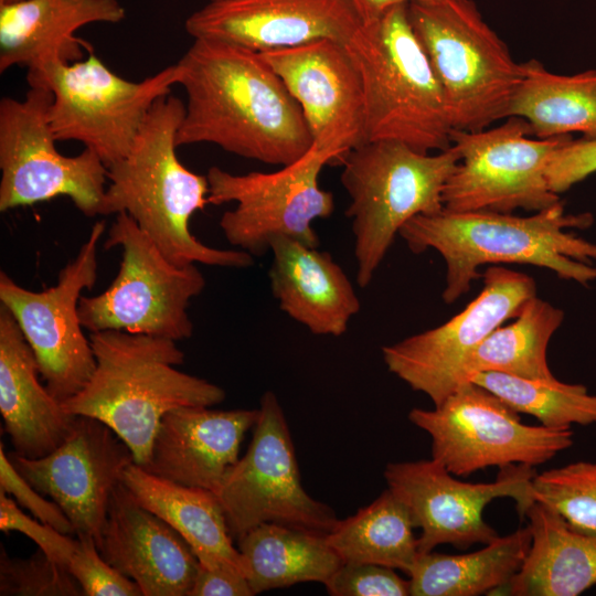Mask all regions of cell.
<instances>
[{
  "instance_id": "8992f818",
  "label": "cell",
  "mask_w": 596,
  "mask_h": 596,
  "mask_svg": "<svg viewBox=\"0 0 596 596\" xmlns=\"http://www.w3.org/2000/svg\"><path fill=\"white\" fill-rule=\"evenodd\" d=\"M460 161L454 146L430 155L394 140H369L338 163L351 199L356 281L366 287L412 217L444 210L443 190Z\"/></svg>"
},
{
  "instance_id": "d6986e66",
  "label": "cell",
  "mask_w": 596,
  "mask_h": 596,
  "mask_svg": "<svg viewBox=\"0 0 596 596\" xmlns=\"http://www.w3.org/2000/svg\"><path fill=\"white\" fill-rule=\"evenodd\" d=\"M260 54L299 104L311 147L338 163L366 141L361 76L345 43L321 39Z\"/></svg>"
},
{
  "instance_id": "ffe728a7",
  "label": "cell",
  "mask_w": 596,
  "mask_h": 596,
  "mask_svg": "<svg viewBox=\"0 0 596 596\" xmlns=\"http://www.w3.org/2000/svg\"><path fill=\"white\" fill-rule=\"evenodd\" d=\"M361 24L349 0H223L192 13L185 30L262 53L321 39L347 43Z\"/></svg>"
},
{
  "instance_id": "d4e9b609",
  "label": "cell",
  "mask_w": 596,
  "mask_h": 596,
  "mask_svg": "<svg viewBox=\"0 0 596 596\" xmlns=\"http://www.w3.org/2000/svg\"><path fill=\"white\" fill-rule=\"evenodd\" d=\"M39 375L31 347L13 316L0 305V412L13 451L31 459L57 448L75 418Z\"/></svg>"
},
{
  "instance_id": "e575fe53",
  "label": "cell",
  "mask_w": 596,
  "mask_h": 596,
  "mask_svg": "<svg viewBox=\"0 0 596 596\" xmlns=\"http://www.w3.org/2000/svg\"><path fill=\"white\" fill-rule=\"evenodd\" d=\"M1 596H85L68 567L38 550L28 558L0 549Z\"/></svg>"
},
{
  "instance_id": "ba28073f",
  "label": "cell",
  "mask_w": 596,
  "mask_h": 596,
  "mask_svg": "<svg viewBox=\"0 0 596 596\" xmlns=\"http://www.w3.org/2000/svg\"><path fill=\"white\" fill-rule=\"evenodd\" d=\"M179 77L174 64L140 82L127 81L93 52L84 61L52 60L28 72L30 86L53 94L49 120L56 140L84 143L107 168L126 157L151 107Z\"/></svg>"
},
{
  "instance_id": "4316f807",
  "label": "cell",
  "mask_w": 596,
  "mask_h": 596,
  "mask_svg": "<svg viewBox=\"0 0 596 596\" xmlns=\"http://www.w3.org/2000/svg\"><path fill=\"white\" fill-rule=\"evenodd\" d=\"M123 483L142 507L181 534L200 564L232 566L247 577L215 492L166 480L135 462L126 468Z\"/></svg>"
},
{
  "instance_id": "f546056e",
  "label": "cell",
  "mask_w": 596,
  "mask_h": 596,
  "mask_svg": "<svg viewBox=\"0 0 596 596\" xmlns=\"http://www.w3.org/2000/svg\"><path fill=\"white\" fill-rule=\"evenodd\" d=\"M522 64L524 75L508 117L525 119L540 139L572 132L596 138V71L560 75L535 58Z\"/></svg>"
},
{
  "instance_id": "ac0fdd59",
  "label": "cell",
  "mask_w": 596,
  "mask_h": 596,
  "mask_svg": "<svg viewBox=\"0 0 596 596\" xmlns=\"http://www.w3.org/2000/svg\"><path fill=\"white\" fill-rule=\"evenodd\" d=\"M13 467L39 492L64 511L77 535L98 542L110 497L135 462L127 444L105 423L75 415L64 441L41 458L7 454Z\"/></svg>"
},
{
  "instance_id": "52a82bcc",
  "label": "cell",
  "mask_w": 596,
  "mask_h": 596,
  "mask_svg": "<svg viewBox=\"0 0 596 596\" xmlns=\"http://www.w3.org/2000/svg\"><path fill=\"white\" fill-rule=\"evenodd\" d=\"M412 28L443 88L454 129L478 131L508 118L523 75L473 0L408 3Z\"/></svg>"
},
{
  "instance_id": "f35d334b",
  "label": "cell",
  "mask_w": 596,
  "mask_h": 596,
  "mask_svg": "<svg viewBox=\"0 0 596 596\" xmlns=\"http://www.w3.org/2000/svg\"><path fill=\"white\" fill-rule=\"evenodd\" d=\"M596 172V138L568 136L550 157L545 175L552 192L561 194Z\"/></svg>"
},
{
  "instance_id": "f1b7e54d",
  "label": "cell",
  "mask_w": 596,
  "mask_h": 596,
  "mask_svg": "<svg viewBox=\"0 0 596 596\" xmlns=\"http://www.w3.org/2000/svg\"><path fill=\"white\" fill-rule=\"evenodd\" d=\"M530 544L526 525L471 553H418L407 574L409 595L478 596L500 590L521 568Z\"/></svg>"
},
{
  "instance_id": "2e32d148",
  "label": "cell",
  "mask_w": 596,
  "mask_h": 596,
  "mask_svg": "<svg viewBox=\"0 0 596 596\" xmlns=\"http://www.w3.org/2000/svg\"><path fill=\"white\" fill-rule=\"evenodd\" d=\"M533 467L500 468L492 482H465L435 459L391 462L384 469L387 489L406 507L415 528L419 553L437 545L468 549L497 539L486 522L485 508L497 498H512L521 517L536 501Z\"/></svg>"
},
{
  "instance_id": "277c9868",
  "label": "cell",
  "mask_w": 596,
  "mask_h": 596,
  "mask_svg": "<svg viewBox=\"0 0 596 596\" xmlns=\"http://www.w3.org/2000/svg\"><path fill=\"white\" fill-rule=\"evenodd\" d=\"M89 340L95 370L63 408L105 423L141 468L166 413L182 406L211 407L225 398L219 385L175 369L184 353L174 340L118 330L93 332Z\"/></svg>"
},
{
  "instance_id": "4fadbf2b",
  "label": "cell",
  "mask_w": 596,
  "mask_h": 596,
  "mask_svg": "<svg viewBox=\"0 0 596 596\" xmlns=\"http://www.w3.org/2000/svg\"><path fill=\"white\" fill-rule=\"evenodd\" d=\"M253 433L216 492L232 538L263 523L328 533L339 519L304 489L289 427L272 391L260 398Z\"/></svg>"
},
{
  "instance_id": "3957f363",
  "label": "cell",
  "mask_w": 596,
  "mask_h": 596,
  "mask_svg": "<svg viewBox=\"0 0 596 596\" xmlns=\"http://www.w3.org/2000/svg\"><path fill=\"white\" fill-rule=\"evenodd\" d=\"M184 113L178 97L167 95L155 103L129 152L107 168L100 215L127 213L174 264L248 267L254 256L247 252L207 246L190 231L192 215L209 204V183L177 157Z\"/></svg>"
},
{
  "instance_id": "836d02e7",
  "label": "cell",
  "mask_w": 596,
  "mask_h": 596,
  "mask_svg": "<svg viewBox=\"0 0 596 596\" xmlns=\"http://www.w3.org/2000/svg\"><path fill=\"white\" fill-rule=\"evenodd\" d=\"M535 500L558 512L568 525L596 533V461L579 460L536 473Z\"/></svg>"
},
{
  "instance_id": "83f0119b",
  "label": "cell",
  "mask_w": 596,
  "mask_h": 596,
  "mask_svg": "<svg viewBox=\"0 0 596 596\" xmlns=\"http://www.w3.org/2000/svg\"><path fill=\"white\" fill-rule=\"evenodd\" d=\"M253 594L317 582L326 584L342 565L327 533L263 523L237 540Z\"/></svg>"
},
{
  "instance_id": "7c38bea8",
  "label": "cell",
  "mask_w": 596,
  "mask_h": 596,
  "mask_svg": "<svg viewBox=\"0 0 596 596\" xmlns=\"http://www.w3.org/2000/svg\"><path fill=\"white\" fill-rule=\"evenodd\" d=\"M331 162V155L311 147L275 172L234 174L211 167L206 173L209 204L236 202L220 220L226 241L252 256L265 255L279 235L318 247L312 222L334 211L333 194L318 182L320 171Z\"/></svg>"
},
{
  "instance_id": "44dd1931",
  "label": "cell",
  "mask_w": 596,
  "mask_h": 596,
  "mask_svg": "<svg viewBox=\"0 0 596 596\" xmlns=\"http://www.w3.org/2000/svg\"><path fill=\"white\" fill-rule=\"evenodd\" d=\"M96 546L142 596H189L199 561L170 524L142 507L123 481L115 488Z\"/></svg>"
},
{
  "instance_id": "484cf974",
  "label": "cell",
  "mask_w": 596,
  "mask_h": 596,
  "mask_svg": "<svg viewBox=\"0 0 596 596\" xmlns=\"http://www.w3.org/2000/svg\"><path fill=\"white\" fill-rule=\"evenodd\" d=\"M531 544L518 573L502 587L512 596H577L596 585V533H583L545 503L524 514Z\"/></svg>"
},
{
  "instance_id": "cb8c5ba5",
  "label": "cell",
  "mask_w": 596,
  "mask_h": 596,
  "mask_svg": "<svg viewBox=\"0 0 596 596\" xmlns=\"http://www.w3.org/2000/svg\"><path fill=\"white\" fill-rule=\"evenodd\" d=\"M126 11L118 0H18L0 3V72L20 65L81 60L92 45L75 32L91 23H118Z\"/></svg>"
},
{
  "instance_id": "8fae6325",
  "label": "cell",
  "mask_w": 596,
  "mask_h": 596,
  "mask_svg": "<svg viewBox=\"0 0 596 596\" xmlns=\"http://www.w3.org/2000/svg\"><path fill=\"white\" fill-rule=\"evenodd\" d=\"M52 92L30 86L23 100L0 102V211L67 196L84 215H100L107 167L91 149L64 156L49 120Z\"/></svg>"
},
{
  "instance_id": "5bb4252c",
  "label": "cell",
  "mask_w": 596,
  "mask_h": 596,
  "mask_svg": "<svg viewBox=\"0 0 596 596\" xmlns=\"http://www.w3.org/2000/svg\"><path fill=\"white\" fill-rule=\"evenodd\" d=\"M505 119L494 128L451 130L460 161L444 187V210L539 212L561 201L551 191L545 170L554 150L571 135L533 139L525 119Z\"/></svg>"
},
{
  "instance_id": "603a6c76",
  "label": "cell",
  "mask_w": 596,
  "mask_h": 596,
  "mask_svg": "<svg viewBox=\"0 0 596 596\" xmlns=\"http://www.w3.org/2000/svg\"><path fill=\"white\" fill-rule=\"evenodd\" d=\"M270 289L281 311L313 334L342 336L361 304L328 252L279 235L270 241Z\"/></svg>"
},
{
  "instance_id": "7a4b0ae2",
  "label": "cell",
  "mask_w": 596,
  "mask_h": 596,
  "mask_svg": "<svg viewBox=\"0 0 596 596\" xmlns=\"http://www.w3.org/2000/svg\"><path fill=\"white\" fill-rule=\"evenodd\" d=\"M590 213L566 214L562 201L530 216L493 211L419 214L406 222L400 236L421 254L437 251L446 265L443 299L453 304L469 291L486 264H525L554 272L583 286L596 280V244L566 232L587 228Z\"/></svg>"
},
{
  "instance_id": "1f68e13d",
  "label": "cell",
  "mask_w": 596,
  "mask_h": 596,
  "mask_svg": "<svg viewBox=\"0 0 596 596\" xmlns=\"http://www.w3.org/2000/svg\"><path fill=\"white\" fill-rule=\"evenodd\" d=\"M564 320L562 309L534 296L514 320L493 330L470 353L462 368V381L478 372H500L524 379H553L547 347Z\"/></svg>"
},
{
  "instance_id": "6da1fadb",
  "label": "cell",
  "mask_w": 596,
  "mask_h": 596,
  "mask_svg": "<svg viewBox=\"0 0 596 596\" xmlns=\"http://www.w3.org/2000/svg\"><path fill=\"white\" fill-rule=\"evenodd\" d=\"M177 65L187 94L177 146L209 142L281 167L311 148L299 104L259 52L194 39Z\"/></svg>"
},
{
  "instance_id": "7bdbcfd3",
  "label": "cell",
  "mask_w": 596,
  "mask_h": 596,
  "mask_svg": "<svg viewBox=\"0 0 596 596\" xmlns=\"http://www.w3.org/2000/svg\"><path fill=\"white\" fill-rule=\"evenodd\" d=\"M14 1H18V0H0V3H8V2H14Z\"/></svg>"
},
{
  "instance_id": "d6a6232c",
  "label": "cell",
  "mask_w": 596,
  "mask_h": 596,
  "mask_svg": "<svg viewBox=\"0 0 596 596\" xmlns=\"http://www.w3.org/2000/svg\"><path fill=\"white\" fill-rule=\"evenodd\" d=\"M471 381L509 405L519 414L535 417L550 428L596 425V395L583 384L553 379H524L500 372H478Z\"/></svg>"
},
{
  "instance_id": "9c48e42d",
  "label": "cell",
  "mask_w": 596,
  "mask_h": 596,
  "mask_svg": "<svg viewBox=\"0 0 596 596\" xmlns=\"http://www.w3.org/2000/svg\"><path fill=\"white\" fill-rule=\"evenodd\" d=\"M116 215L104 247H121L120 266L106 290L81 297L83 328L91 333L118 330L174 341L190 338L188 308L205 287L203 274L193 263H172L127 213Z\"/></svg>"
},
{
  "instance_id": "60d3db41",
  "label": "cell",
  "mask_w": 596,
  "mask_h": 596,
  "mask_svg": "<svg viewBox=\"0 0 596 596\" xmlns=\"http://www.w3.org/2000/svg\"><path fill=\"white\" fill-rule=\"evenodd\" d=\"M247 577L240 570L226 566H206L199 563L189 596H252Z\"/></svg>"
},
{
  "instance_id": "e0dca14e",
  "label": "cell",
  "mask_w": 596,
  "mask_h": 596,
  "mask_svg": "<svg viewBox=\"0 0 596 596\" xmlns=\"http://www.w3.org/2000/svg\"><path fill=\"white\" fill-rule=\"evenodd\" d=\"M481 277L479 295L450 320L382 348L387 370L434 406L464 383V364L482 340L536 296L535 280L526 274L492 265Z\"/></svg>"
},
{
  "instance_id": "9a60e30c",
  "label": "cell",
  "mask_w": 596,
  "mask_h": 596,
  "mask_svg": "<svg viewBox=\"0 0 596 596\" xmlns=\"http://www.w3.org/2000/svg\"><path fill=\"white\" fill-rule=\"evenodd\" d=\"M105 230L104 220L95 222L77 255L60 270L56 284L50 288L29 290L3 270L0 273V305L15 319L46 389L61 403L84 389L96 366L78 304L84 289L96 283L97 248Z\"/></svg>"
},
{
  "instance_id": "7402d4cb",
  "label": "cell",
  "mask_w": 596,
  "mask_h": 596,
  "mask_svg": "<svg viewBox=\"0 0 596 596\" xmlns=\"http://www.w3.org/2000/svg\"><path fill=\"white\" fill-rule=\"evenodd\" d=\"M258 409L182 406L166 413L143 469L166 480L217 492L237 462L240 446Z\"/></svg>"
},
{
  "instance_id": "74e56055",
  "label": "cell",
  "mask_w": 596,
  "mask_h": 596,
  "mask_svg": "<svg viewBox=\"0 0 596 596\" xmlns=\"http://www.w3.org/2000/svg\"><path fill=\"white\" fill-rule=\"evenodd\" d=\"M0 530L3 532L18 531L36 543L49 557L67 566L73 556L77 539L61 533L53 526L35 521L24 514L17 503L8 498L0 489Z\"/></svg>"
},
{
  "instance_id": "5b68a950",
  "label": "cell",
  "mask_w": 596,
  "mask_h": 596,
  "mask_svg": "<svg viewBox=\"0 0 596 596\" xmlns=\"http://www.w3.org/2000/svg\"><path fill=\"white\" fill-rule=\"evenodd\" d=\"M345 46L361 76L366 141H400L425 153L451 146L445 95L408 4L362 23Z\"/></svg>"
},
{
  "instance_id": "ee69618b",
  "label": "cell",
  "mask_w": 596,
  "mask_h": 596,
  "mask_svg": "<svg viewBox=\"0 0 596 596\" xmlns=\"http://www.w3.org/2000/svg\"><path fill=\"white\" fill-rule=\"evenodd\" d=\"M211 1H223V0H211Z\"/></svg>"
},
{
  "instance_id": "ab89813d",
  "label": "cell",
  "mask_w": 596,
  "mask_h": 596,
  "mask_svg": "<svg viewBox=\"0 0 596 596\" xmlns=\"http://www.w3.org/2000/svg\"><path fill=\"white\" fill-rule=\"evenodd\" d=\"M0 489L14 497L39 521L64 534H75L74 528L57 503L47 501L13 467L0 444Z\"/></svg>"
},
{
  "instance_id": "30bf717a",
  "label": "cell",
  "mask_w": 596,
  "mask_h": 596,
  "mask_svg": "<svg viewBox=\"0 0 596 596\" xmlns=\"http://www.w3.org/2000/svg\"><path fill=\"white\" fill-rule=\"evenodd\" d=\"M408 419L430 437L432 458L456 477L489 467H535L573 445L572 428L526 425L518 412L471 381L432 409L412 408Z\"/></svg>"
},
{
  "instance_id": "d590c367",
  "label": "cell",
  "mask_w": 596,
  "mask_h": 596,
  "mask_svg": "<svg viewBox=\"0 0 596 596\" xmlns=\"http://www.w3.org/2000/svg\"><path fill=\"white\" fill-rule=\"evenodd\" d=\"M67 567L85 596H142L134 581L102 557L89 535H77V546Z\"/></svg>"
},
{
  "instance_id": "8d00e7d4",
  "label": "cell",
  "mask_w": 596,
  "mask_h": 596,
  "mask_svg": "<svg viewBox=\"0 0 596 596\" xmlns=\"http://www.w3.org/2000/svg\"><path fill=\"white\" fill-rule=\"evenodd\" d=\"M324 586L332 596L409 595V579L394 568L370 563H342Z\"/></svg>"
},
{
  "instance_id": "4dcf8cb0",
  "label": "cell",
  "mask_w": 596,
  "mask_h": 596,
  "mask_svg": "<svg viewBox=\"0 0 596 596\" xmlns=\"http://www.w3.org/2000/svg\"><path fill=\"white\" fill-rule=\"evenodd\" d=\"M415 525L406 507L389 490L327 533L343 563H370L408 574L418 556Z\"/></svg>"
},
{
  "instance_id": "b9f144b4",
  "label": "cell",
  "mask_w": 596,
  "mask_h": 596,
  "mask_svg": "<svg viewBox=\"0 0 596 596\" xmlns=\"http://www.w3.org/2000/svg\"><path fill=\"white\" fill-rule=\"evenodd\" d=\"M362 23L370 22L390 8L403 3H435L444 0H349Z\"/></svg>"
}]
</instances>
